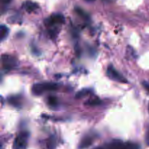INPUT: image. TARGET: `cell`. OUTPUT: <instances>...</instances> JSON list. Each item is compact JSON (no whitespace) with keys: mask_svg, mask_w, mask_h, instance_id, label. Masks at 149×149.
Wrapping results in <instances>:
<instances>
[{"mask_svg":"<svg viewBox=\"0 0 149 149\" xmlns=\"http://www.w3.org/2000/svg\"><path fill=\"white\" fill-rule=\"evenodd\" d=\"M146 143L149 146V127H148V132H147V134H146Z\"/></svg>","mask_w":149,"mask_h":149,"instance_id":"obj_18","label":"cell"},{"mask_svg":"<svg viewBox=\"0 0 149 149\" xmlns=\"http://www.w3.org/2000/svg\"><path fill=\"white\" fill-rule=\"evenodd\" d=\"M45 91L44 83H37L32 87V93L35 95H40Z\"/></svg>","mask_w":149,"mask_h":149,"instance_id":"obj_7","label":"cell"},{"mask_svg":"<svg viewBox=\"0 0 149 149\" xmlns=\"http://www.w3.org/2000/svg\"><path fill=\"white\" fill-rule=\"evenodd\" d=\"M47 102L48 103H49V105H50V106H55L58 104V100H57L56 97H54V96H49V98H48L47 100Z\"/></svg>","mask_w":149,"mask_h":149,"instance_id":"obj_15","label":"cell"},{"mask_svg":"<svg viewBox=\"0 0 149 149\" xmlns=\"http://www.w3.org/2000/svg\"><path fill=\"white\" fill-rule=\"evenodd\" d=\"M23 7L28 13H32L34 12L39 8V5L36 3L33 2L31 1H27L23 4Z\"/></svg>","mask_w":149,"mask_h":149,"instance_id":"obj_6","label":"cell"},{"mask_svg":"<svg viewBox=\"0 0 149 149\" xmlns=\"http://www.w3.org/2000/svg\"><path fill=\"white\" fill-rule=\"evenodd\" d=\"M90 93V90L88 89H84V90H80L79 92H78L77 95H76V97L77 98H81V97H84V96L87 95Z\"/></svg>","mask_w":149,"mask_h":149,"instance_id":"obj_14","label":"cell"},{"mask_svg":"<svg viewBox=\"0 0 149 149\" xmlns=\"http://www.w3.org/2000/svg\"><path fill=\"white\" fill-rule=\"evenodd\" d=\"M1 3H3V4H9V3L11 1V0H1Z\"/></svg>","mask_w":149,"mask_h":149,"instance_id":"obj_19","label":"cell"},{"mask_svg":"<svg viewBox=\"0 0 149 149\" xmlns=\"http://www.w3.org/2000/svg\"><path fill=\"white\" fill-rule=\"evenodd\" d=\"M143 87H145L146 90H147L149 92V83L143 82Z\"/></svg>","mask_w":149,"mask_h":149,"instance_id":"obj_17","label":"cell"},{"mask_svg":"<svg viewBox=\"0 0 149 149\" xmlns=\"http://www.w3.org/2000/svg\"><path fill=\"white\" fill-rule=\"evenodd\" d=\"M93 142V138L91 136H85L82 140L79 145V148L84 149L90 147Z\"/></svg>","mask_w":149,"mask_h":149,"instance_id":"obj_8","label":"cell"},{"mask_svg":"<svg viewBox=\"0 0 149 149\" xmlns=\"http://www.w3.org/2000/svg\"><path fill=\"white\" fill-rule=\"evenodd\" d=\"M107 75L109 76V78H111V79L115 80V81H119V82L122 83H127L126 79L120 74V73L118 72L116 69H115L113 65H109L107 68Z\"/></svg>","mask_w":149,"mask_h":149,"instance_id":"obj_4","label":"cell"},{"mask_svg":"<svg viewBox=\"0 0 149 149\" xmlns=\"http://www.w3.org/2000/svg\"><path fill=\"white\" fill-rule=\"evenodd\" d=\"M148 112H149V103H148Z\"/></svg>","mask_w":149,"mask_h":149,"instance_id":"obj_22","label":"cell"},{"mask_svg":"<svg viewBox=\"0 0 149 149\" xmlns=\"http://www.w3.org/2000/svg\"><path fill=\"white\" fill-rule=\"evenodd\" d=\"M87 1H95V0H87Z\"/></svg>","mask_w":149,"mask_h":149,"instance_id":"obj_21","label":"cell"},{"mask_svg":"<svg viewBox=\"0 0 149 149\" xmlns=\"http://www.w3.org/2000/svg\"><path fill=\"white\" fill-rule=\"evenodd\" d=\"M9 34V29L4 25H1L0 27V39L1 41L5 39Z\"/></svg>","mask_w":149,"mask_h":149,"instance_id":"obj_10","label":"cell"},{"mask_svg":"<svg viewBox=\"0 0 149 149\" xmlns=\"http://www.w3.org/2000/svg\"><path fill=\"white\" fill-rule=\"evenodd\" d=\"M9 103L12 105V106H15V107H19L20 105V98L17 97H10L9 98Z\"/></svg>","mask_w":149,"mask_h":149,"instance_id":"obj_12","label":"cell"},{"mask_svg":"<svg viewBox=\"0 0 149 149\" xmlns=\"http://www.w3.org/2000/svg\"><path fill=\"white\" fill-rule=\"evenodd\" d=\"M94 149H103V148H101V147H97V148H94Z\"/></svg>","mask_w":149,"mask_h":149,"instance_id":"obj_20","label":"cell"},{"mask_svg":"<svg viewBox=\"0 0 149 149\" xmlns=\"http://www.w3.org/2000/svg\"><path fill=\"white\" fill-rule=\"evenodd\" d=\"M101 103V100L99 98H97V97H95V98H91L90 100H87V102H85V104L87 105V106H97V105H100Z\"/></svg>","mask_w":149,"mask_h":149,"instance_id":"obj_11","label":"cell"},{"mask_svg":"<svg viewBox=\"0 0 149 149\" xmlns=\"http://www.w3.org/2000/svg\"><path fill=\"white\" fill-rule=\"evenodd\" d=\"M45 91H54L58 89V84L54 82H45L44 83Z\"/></svg>","mask_w":149,"mask_h":149,"instance_id":"obj_9","label":"cell"},{"mask_svg":"<svg viewBox=\"0 0 149 149\" xmlns=\"http://www.w3.org/2000/svg\"><path fill=\"white\" fill-rule=\"evenodd\" d=\"M29 134L28 132H22L17 135L13 142V149H26L28 146Z\"/></svg>","mask_w":149,"mask_h":149,"instance_id":"obj_1","label":"cell"},{"mask_svg":"<svg viewBox=\"0 0 149 149\" xmlns=\"http://www.w3.org/2000/svg\"><path fill=\"white\" fill-rule=\"evenodd\" d=\"M76 12H77V13H78V14L81 17H84V18H85V19L88 18V15H87V13H86L85 12L82 10V9L79 8V7H77V8H76Z\"/></svg>","mask_w":149,"mask_h":149,"instance_id":"obj_16","label":"cell"},{"mask_svg":"<svg viewBox=\"0 0 149 149\" xmlns=\"http://www.w3.org/2000/svg\"><path fill=\"white\" fill-rule=\"evenodd\" d=\"M56 146V140L54 136H51L47 141V149H55Z\"/></svg>","mask_w":149,"mask_h":149,"instance_id":"obj_13","label":"cell"},{"mask_svg":"<svg viewBox=\"0 0 149 149\" xmlns=\"http://www.w3.org/2000/svg\"><path fill=\"white\" fill-rule=\"evenodd\" d=\"M109 149H140V146L133 143H125L120 140H114L108 146Z\"/></svg>","mask_w":149,"mask_h":149,"instance_id":"obj_2","label":"cell"},{"mask_svg":"<svg viewBox=\"0 0 149 149\" xmlns=\"http://www.w3.org/2000/svg\"><path fill=\"white\" fill-rule=\"evenodd\" d=\"M17 60L15 57L9 55H2L1 56V63L3 68L5 70L10 71L13 69L17 65Z\"/></svg>","mask_w":149,"mask_h":149,"instance_id":"obj_3","label":"cell"},{"mask_svg":"<svg viewBox=\"0 0 149 149\" xmlns=\"http://www.w3.org/2000/svg\"><path fill=\"white\" fill-rule=\"evenodd\" d=\"M65 22V17L63 15L61 14H54L50 16L49 19L47 20V24L49 26H55V25L61 24Z\"/></svg>","mask_w":149,"mask_h":149,"instance_id":"obj_5","label":"cell"}]
</instances>
